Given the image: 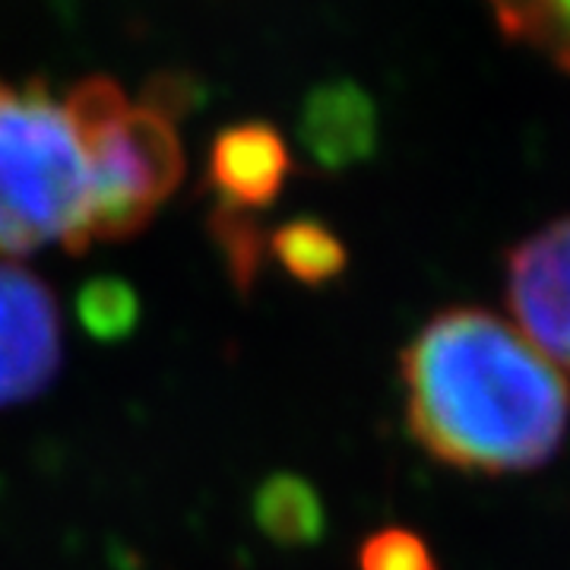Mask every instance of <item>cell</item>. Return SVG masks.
Here are the masks:
<instances>
[{"label": "cell", "instance_id": "cell-1", "mask_svg": "<svg viewBox=\"0 0 570 570\" xmlns=\"http://www.w3.org/2000/svg\"><path fill=\"white\" fill-rule=\"evenodd\" d=\"M400 377L409 434L450 469L532 472L568 438L564 371L485 307L438 311L403 348Z\"/></svg>", "mask_w": 570, "mask_h": 570}, {"label": "cell", "instance_id": "cell-2", "mask_svg": "<svg viewBox=\"0 0 570 570\" xmlns=\"http://www.w3.org/2000/svg\"><path fill=\"white\" fill-rule=\"evenodd\" d=\"M89 213V168L63 102L41 80H0V254H80Z\"/></svg>", "mask_w": 570, "mask_h": 570}, {"label": "cell", "instance_id": "cell-3", "mask_svg": "<svg viewBox=\"0 0 570 570\" xmlns=\"http://www.w3.org/2000/svg\"><path fill=\"white\" fill-rule=\"evenodd\" d=\"M80 137L92 213L86 245L127 242L184 178V149L165 102H134L111 77H86L63 99Z\"/></svg>", "mask_w": 570, "mask_h": 570}, {"label": "cell", "instance_id": "cell-4", "mask_svg": "<svg viewBox=\"0 0 570 570\" xmlns=\"http://www.w3.org/2000/svg\"><path fill=\"white\" fill-rule=\"evenodd\" d=\"M504 298L513 326L551 365L570 374V216L510 247Z\"/></svg>", "mask_w": 570, "mask_h": 570}, {"label": "cell", "instance_id": "cell-5", "mask_svg": "<svg viewBox=\"0 0 570 570\" xmlns=\"http://www.w3.org/2000/svg\"><path fill=\"white\" fill-rule=\"evenodd\" d=\"M61 371V311L26 266L0 261V409L41 396Z\"/></svg>", "mask_w": 570, "mask_h": 570}, {"label": "cell", "instance_id": "cell-6", "mask_svg": "<svg viewBox=\"0 0 570 570\" xmlns=\"http://www.w3.org/2000/svg\"><path fill=\"white\" fill-rule=\"evenodd\" d=\"M292 175V149L266 121L232 124L216 134L206 159V187L219 194V209L242 213L276 204Z\"/></svg>", "mask_w": 570, "mask_h": 570}, {"label": "cell", "instance_id": "cell-7", "mask_svg": "<svg viewBox=\"0 0 570 570\" xmlns=\"http://www.w3.org/2000/svg\"><path fill=\"white\" fill-rule=\"evenodd\" d=\"M302 142L324 171H346L377 146V108L355 82H326L302 108Z\"/></svg>", "mask_w": 570, "mask_h": 570}, {"label": "cell", "instance_id": "cell-8", "mask_svg": "<svg viewBox=\"0 0 570 570\" xmlns=\"http://www.w3.org/2000/svg\"><path fill=\"white\" fill-rule=\"evenodd\" d=\"M254 523L279 549L317 546L326 532V510L321 491L295 472H273L254 491Z\"/></svg>", "mask_w": 570, "mask_h": 570}, {"label": "cell", "instance_id": "cell-9", "mask_svg": "<svg viewBox=\"0 0 570 570\" xmlns=\"http://www.w3.org/2000/svg\"><path fill=\"white\" fill-rule=\"evenodd\" d=\"M266 245H269L273 261L283 266L295 283L307 288H321L340 279L348 266L346 242L324 219H311V216L288 219L269 235Z\"/></svg>", "mask_w": 570, "mask_h": 570}, {"label": "cell", "instance_id": "cell-10", "mask_svg": "<svg viewBox=\"0 0 570 570\" xmlns=\"http://www.w3.org/2000/svg\"><path fill=\"white\" fill-rule=\"evenodd\" d=\"M498 29L570 73V0H485Z\"/></svg>", "mask_w": 570, "mask_h": 570}, {"label": "cell", "instance_id": "cell-11", "mask_svg": "<svg viewBox=\"0 0 570 570\" xmlns=\"http://www.w3.org/2000/svg\"><path fill=\"white\" fill-rule=\"evenodd\" d=\"M77 321L96 343H121L140 324V295L121 276H96L77 295Z\"/></svg>", "mask_w": 570, "mask_h": 570}, {"label": "cell", "instance_id": "cell-12", "mask_svg": "<svg viewBox=\"0 0 570 570\" xmlns=\"http://www.w3.org/2000/svg\"><path fill=\"white\" fill-rule=\"evenodd\" d=\"M358 570H438V561L419 532L387 527L362 542Z\"/></svg>", "mask_w": 570, "mask_h": 570}]
</instances>
